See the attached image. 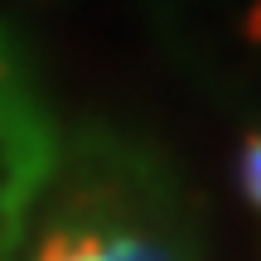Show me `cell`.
Wrapping results in <instances>:
<instances>
[{
	"mask_svg": "<svg viewBox=\"0 0 261 261\" xmlns=\"http://www.w3.org/2000/svg\"><path fill=\"white\" fill-rule=\"evenodd\" d=\"M34 261H116V256L107 247V237H97V232H54V237H44Z\"/></svg>",
	"mask_w": 261,
	"mask_h": 261,
	"instance_id": "cell-2",
	"label": "cell"
},
{
	"mask_svg": "<svg viewBox=\"0 0 261 261\" xmlns=\"http://www.w3.org/2000/svg\"><path fill=\"white\" fill-rule=\"evenodd\" d=\"M237 184H242V198L261 213V130H252L237 150Z\"/></svg>",
	"mask_w": 261,
	"mask_h": 261,
	"instance_id": "cell-3",
	"label": "cell"
},
{
	"mask_svg": "<svg viewBox=\"0 0 261 261\" xmlns=\"http://www.w3.org/2000/svg\"><path fill=\"white\" fill-rule=\"evenodd\" d=\"M242 34H247V44L261 48V0H252V10H247V19H242Z\"/></svg>",
	"mask_w": 261,
	"mask_h": 261,
	"instance_id": "cell-5",
	"label": "cell"
},
{
	"mask_svg": "<svg viewBox=\"0 0 261 261\" xmlns=\"http://www.w3.org/2000/svg\"><path fill=\"white\" fill-rule=\"evenodd\" d=\"M107 247H112V256H116V261H174L160 242H150V237H130V232L107 237Z\"/></svg>",
	"mask_w": 261,
	"mask_h": 261,
	"instance_id": "cell-4",
	"label": "cell"
},
{
	"mask_svg": "<svg viewBox=\"0 0 261 261\" xmlns=\"http://www.w3.org/2000/svg\"><path fill=\"white\" fill-rule=\"evenodd\" d=\"M48 160H54V136H48L44 116L34 112L29 92L0 102V203L24 208Z\"/></svg>",
	"mask_w": 261,
	"mask_h": 261,
	"instance_id": "cell-1",
	"label": "cell"
}]
</instances>
